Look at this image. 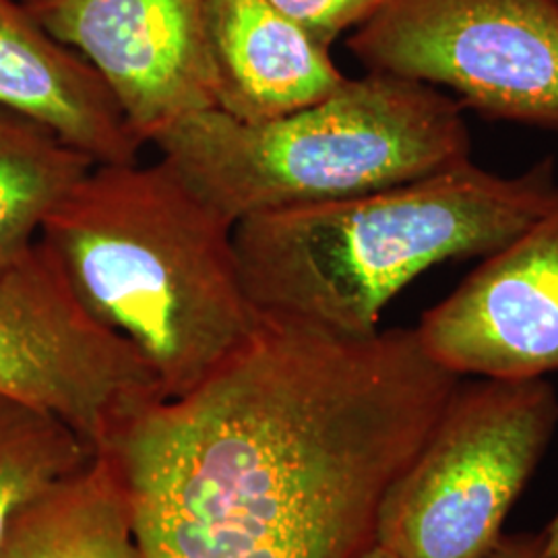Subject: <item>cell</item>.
<instances>
[{
  "instance_id": "10",
  "label": "cell",
  "mask_w": 558,
  "mask_h": 558,
  "mask_svg": "<svg viewBox=\"0 0 558 558\" xmlns=\"http://www.w3.org/2000/svg\"><path fill=\"white\" fill-rule=\"evenodd\" d=\"M0 108L46 126L96 163L140 161L145 145L100 73L15 0H0Z\"/></svg>"
},
{
  "instance_id": "9",
  "label": "cell",
  "mask_w": 558,
  "mask_h": 558,
  "mask_svg": "<svg viewBox=\"0 0 558 558\" xmlns=\"http://www.w3.org/2000/svg\"><path fill=\"white\" fill-rule=\"evenodd\" d=\"M110 85L145 143L216 108L207 0H21Z\"/></svg>"
},
{
  "instance_id": "4",
  "label": "cell",
  "mask_w": 558,
  "mask_h": 558,
  "mask_svg": "<svg viewBox=\"0 0 558 558\" xmlns=\"http://www.w3.org/2000/svg\"><path fill=\"white\" fill-rule=\"evenodd\" d=\"M151 143L234 223L428 179L470 160L472 149L456 98L375 71L279 119L239 122L211 108Z\"/></svg>"
},
{
  "instance_id": "18",
  "label": "cell",
  "mask_w": 558,
  "mask_h": 558,
  "mask_svg": "<svg viewBox=\"0 0 558 558\" xmlns=\"http://www.w3.org/2000/svg\"><path fill=\"white\" fill-rule=\"evenodd\" d=\"M356 558H396L389 550H385L379 544H373L368 550H364L360 557Z\"/></svg>"
},
{
  "instance_id": "6",
  "label": "cell",
  "mask_w": 558,
  "mask_h": 558,
  "mask_svg": "<svg viewBox=\"0 0 558 558\" xmlns=\"http://www.w3.org/2000/svg\"><path fill=\"white\" fill-rule=\"evenodd\" d=\"M348 48L366 71L558 133V0H380Z\"/></svg>"
},
{
  "instance_id": "16",
  "label": "cell",
  "mask_w": 558,
  "mask_h": 558,
  "mask_svg": "<svg viewBox=\"0 0 558 558\" xmlns=\"http://www.w3.org/2000/svg\"><path fill=\"white\" fill-rule=\"evenodd\" d=\"M484 558H544V536L542 532L502 534Z\"/></svg>"
},
{
  "instance_id": "13",
  "label": "cell",
  "mask_w": 558,
  "mask_h": 558,
  "mask_svg": "<svg viewBox=\"0 0 558 558\" xmlns=\"http://www.w3.org/2000/svg\"><path fill=\"white\" fill-rule=\"evenodd\" d=\"M0 558H140L108 461L98 456L81 476L25 511Z\"/></svg>"
},
{
  "instance_id": "12",
  "label": "cell",
  "mask_w": 558,
  "mask_h": 558,
  "mask_svg": "<svg viewBox=\"0 0 558 558\" xmlns=\"http://www.w3.org/2000/svg\"><path fill=\"white\" fill-rule=\"evenodd\" d=\"M94 166L46 126L0 108V274L40 240L46 218Z\"/></svg>"
},
{
  "instance_id": "8",
  "label": "cell",
  "mask_w": 558,
  "mask_h": 558,
  "mask_svg": "<svg viewBox=\"0 0 558 558\" xmlns=\"http://www.w3.org/2000/svg\"><path fill=\"white\" fill-rule=\"evenodd\" d=\"M414 329L426 354L458 377L558 373V180L538 218L486 255Z\"/></svg>"
},
{
  "instance_id": "3",
  "label": "cell",
  "mask_w": 558,
  "mask_h": 558,
  "mask_svg": "<svg viewBox=\"0 0 558 558\" xmlns=\"http://www.w3.org/2000/svg\"><path fill=\"white\" fill-rule=\"evenodd\" d=\"M555 184L553 160L519 177L468 160L359 197L260 214L234 226L240 274L260 313L371 333L433 265L486 257L515 239Z\"/></svg>"
},
{
  "instance_id": "11",
  "label": "cell",
  "mask_w": 558,
  "mask_h": 558,
  "mask_svg": "<svg viewBox=\"0 0 558 558\" xmlns=\"http://www.w3.org/2000/svg\"><path fill=\"white\" fill-rule=\"evenodd\" d=\"M216 110L265 122L323 100L345 81L329 46L263 0H207Z\"/></svg>"
},
{
  "instance_id": "15",
  "label": "cell",
  "mask_w": 558,
  "mask_h": 558,
  "mask_svg": "<svg viewBox=\"0 0 558 558\" xmlns=\"http://www.w3.org/2000/svg\"><path fill=\"white\" fill-rule=\"evenodd\" d=\"M283 17L299 23L313 38L329 46L341 34L368 20L380 0H263Z\"/></svg>"
},
{
  "instance_id": "17",
  "label": "cell",
  "mask_w": 558,
  "mask_h": 558,
  "mask_svg": "<svg viewBox=\"0 0 558 558\" xmlns=\"http://www.w3.org/2000/svg\"><path fill=\"white\" fill-rule=\"evenodd\" d=\"M544 558H558V513L544 530Z\"/></svg>"
},
{
  "instance_id": "1",
  "label": "cell",
  "mask_w": 558,
  "mask_h": 558,
  "mask_svg": "<svg viewBox=\"0 0 558 558\" xmlns=\"http://www.w3.org/2000/svg\"><path fill=\"white\" fill-rule=\"evenodd\" d=\"M459 379L416 329L263 313L211 375L100 453L140 558H356Z\"/></svg>"
},
{
  "instance_id": "2",
  "label": "cell",
  "mask_w": 558,
  "mask_h": 558,
  "mask_svg": "<svg viewBox=\"0 0 558 558\" xmlns=\"http://www.w3.org/2000/svg\"><path fill=\"white\" fill-rule=\"evenodd\" d=\"M234 226L160 158L96 163L40 240L83 306L140 352L166 399L211 375L259 327Z\"/></svg>"
},
{
  "instance_id": "5",
  "label": "cell",
  "mask_w": 558,
  "mask_h": 558,
  "mask_svg": "<svg viewBox=\"0 0 558 558\" xmlns=\"http://www.w3.org/2000/svg\"><path fill=\"white\" fill-rule=\"evenodd\" d=\"M558 428L546 379L458 380L380 500L375 544L396 558H484Z\"/></svg>"
},
{
  "instance_id": "7",
  "label": "cell",
  "mask_w": 558,
  "mask_h": 558,
  "mask_svg": "<svg viewBox=\"0 0 558 558\" xmlns=\"http://www.w3.org/2000/svg\"><path fill=\"white\" fill-rule=\"evenodd\" d=\"M0 396L57 414L98 451L163 399L147 362L83 306L41 240L0 274Z\"/></svg>"
},
{
  "instance_id": "14",
  "label": "cell",
  "mask_w": 558,
  "mask_h": 558,
  "mask_svg": "<svg viewBox=\"0 0 558 558\" xmlns=\"http://www.w3.org/2000/svg\"><path fill=\"white\" fill-rule=\"evenodd\" d=\"M98 456L57 414L0 396V548L25 511L81 476Z\"/></svg>"
}]
</instances>
